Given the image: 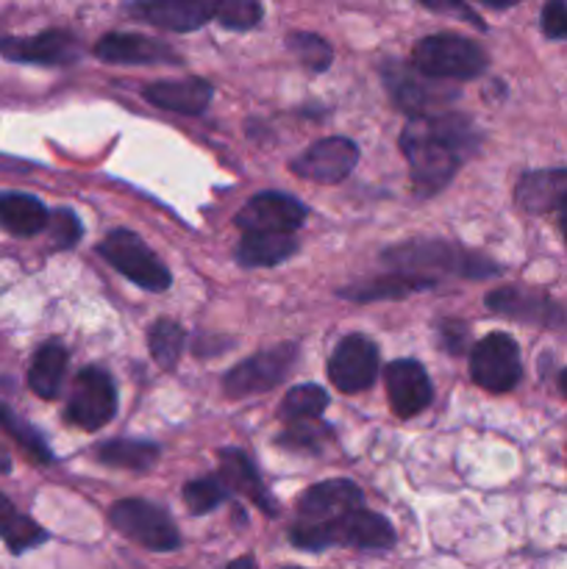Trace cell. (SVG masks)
<instances>
[{
    "instance_id": "7a4b0ae2",
    "label": "cell",
    "mask_w": 567,
    "mask_h": 569,
    "mask_svg": "<svg viewBox=\"0 0 567 569\" xmlns=\"http://www.w3.org/2000/svg\"><path fill=\"white\" fill-rule=\"evenodd\" d=\"M411 64L434 81H470L487 70L489 56L481 44L459 33H434L415 44Z\"/></svg>"
},
{
    "instance_id": "ab89813d",
    "label": "cell",
    "mask_w": 567,
    "mask_h": 569,
    "mask_svg": "<svg viewBox=\"0 0 567 569\" xmlns=\"http://www.w3.org/2000/svg\"><path fill=\"white\" fill-rule=\"evenodd\" d=\"M6 472H11V456L0 448V476H6Z\"/></svg>"
},
{
    "instance_id": "d6a6232c",
    "label": "cell",
    "mask_w": 567,
    "mask_h": 569,
    "mask_svg": "<svg viewBox=\"0 0 567 569\" xmlns=\"http://www.w3.org/2000/svg\"><path fill=\"white\" fill-rule=\"evenodd\" d=\"M287 44H289V50L298 56L300 64L309 67V70L326 72L328 67H331V61H334L331 44H328L322 37H317V33L298 31L287 39Z\"/></svg>"
},
{
    "instance_id": "cb8c5ba5",
    "label": "cell",
    "mask_w": 567,
    "mask_h": 569,
    "mask_svg": "<svg viewBox=\"0 0 567 569\" xmlns=\"http://www.w3.org/2000/svg\"><path fill=\"white\" fill-rule=\"evenodd\" d=\"M50 222L48 206L39 198L26 192H3L0 194V226L14 237H33L44 231Z\"/></svg>"
},
{
    "instance_id": "d590c367",
    "label": "cell",
    "mask_w": 567,
    "mask_h": 569,
    "mask_svg": "<svg viewBox=\"0 0 567 569\" xmlns=\"http://www.w3.org/2000/svg\"><path fill=\"white\" fill-rule=\"evenodd\" d=\"M48 226L56 248H72L81 239V222H78V217L70 209L56 211Z\"/></svg>"
},
{
    "instance_id": "ffe728a7",
    "label": "cell",
    "mask_w": 567,
    "mask_h": 569,
    "mask_svg": "<svg viewBox=\"0 0 567 569\" xmlns=\"http://www.w3.org/2000/svg\"><path fill=\"white\" fill-rule=\"evenodd\" d=\"M128 14L170 31H195L215 17V3L206 0H145L128 6Z\"/></svg>"
},
{
    "instance_id": "b9f144b4",
    "label": "cell",
    "mask_w": 567,
    "mask_h": 569,
    "mask_svg": "<svg viewBox=\"0 0 567 569\" xmlns=\"http://www.w3.org/2000/svg\"><path fill=\"white\" fill-rule=\"evenodd\" d=\"M559 392L567 398V367L559 372Z\"/></svg>"
},
{
    "instance_id": "9a60e30c",
    "label": "cell",
    "mask_w": 567,
    "mask_h": 569,
    "mask_svg": "<svg viewBox=\"0 0 567 569\" xmlns=\"http://www.w3.org/2000/svg\"><path fill=\"white\" fill-rule=\"evenodd\" d=\"M359 161V148L348 137H328L311 144L306 153L292 161V170L300 178H309L317 183H339L354 172Z\"/></svg>"
},
{
    "instance_id": "83f0119b",
    "label": "cell",
    "mask_w": 567,
    "mask_h": 569,
    "mask_svg": "<svg viewBox=\"0 0 567 569\" xmlns=\"http://www.w3.org/2000/svg\"><path fill=\"white\" fill-rule=\"evenodd\" d=\"M98 461L109 467H120V470H150L159 461L161 450L153 442H131V439H111V442L100 445L94 450Z\"/></svg>"
},
{
    "instance_id": "5bb4252c",
    "label": "cell",
    "mask_w": 567,
    "mask_h": 569,
    "mask_svg": "<svg viewBox=\"0 0 567 569\" xmlns=\"http://www.w3.org/2000/svg\"><path fill=\"white\" fill-rule=\"evenodd\" d=\"M0 53L9 61H22V64L61 67L81 56V42H78L76 33L50 28V31L37 33V37L0 39Z\"/></svg>"
},
{
    "instance_id": "8992f818",
    "label": "cell",
    "mask_w": 567,
    "mask_h": 569,
    "mask_svg": "<svg viewBox=\"0 0 567 569\" xmlns=\"http://www.w3.org/2000/svg\"><path fill=\"white\" fill-rule=\"evenodd\" d=\"M109 520L122 537L153 550V553H172V550L181 548L176 522L167 517L165 509H159L156 503H148V500H120V503L111 506Z\"/></svg>"
},
{
    "instance_id": "f35d334b",
    "label": "cell",
    "mask_w": 567,
    "mask_h": 569,
    "mask_svg": "<svg viewBox=\"0 0 567 569\" xmlns=\"http://www.w3.org/2000/svg\"><path fill=\"white\" fill-rule=\"evenodd\" d=\"M226 569H259V567H256L253 556H242V559H233Z\"/></svg>"
},
{
    "instance_id": "277c9868",
    "label": "cell",
    "mask_w": 567,
    "mask_h": 569,
    "mask_svg": "<svg viewBox=\"0 0 567 569\" xmlns=\"http://www.w3.org/2000/svg\"><path fill=\"white\" fill-rule=\"evenodd\" d=\"M384 261L398 267V272L420 278H434L426 276V270L456 272V276L465 278L498 276V267L493 261H487L484 256L467 253V250H456L445 242H409L400 244V248H389L384 253Z\"/></svg>"
},
{
    "instance_id": "6da1fadb",
    "label": "cell",
    "mask_w": 567,
    "mask_h": 569,
    "mask_svg": "<svg viewBox=\"0 0 567 569\" xmlns=\"http://www.w3.org/2000/svg\"><path fill=\"white\" fill-rule=\"evenodd\" d=\"M481 133L470 117L442 111V114L411 117L400 133V150L411 170V183L420 198L437 194L450 183L461 159L478 148Z\"/></svg>"
},
{
    "instance_id": "4316f807",
    "label": "cell",
    "mask_w": 567,
    "mask_h": 569,
    "mask_svg": "<svg viewBox=\"0 0 567 569\" xmlns=\"http://www.w3.org/2000/svg\"><path fill=\"white\" fill-rule=\"evenodd\" d=\"M0 539H3V545L11 553L22 556L28 550L39 548L42 542H48V531L37 526L31 517L17 511V506L6 495H0Z\"/></svg>"
},
{
    "instance_id": "8fae6325",
    "label": "cell",
    "mask_w": 567,
    "mask_h": 569,
    "mask_svg": "<svg viewBox=\"0 0 567 569\" xmlns=\"http://www.w3.org/2000/svg\"><path fill=\"white\" fill-rule=\"evenodd\" d=\"M295 359H298V348L295 345H276L270 350L250 356L248 361L233 367L222 381V389L231 400L250 398V395L267 392V389L278 387L292 370Z\"/></svg>"
},
{
    "instance_id": "ba28073f",
    "label": "cell",
    "mask_w": 567,
    "mask_h": 569,
    "mask_svg": "<svg viewBox=\"0 0 567 569\" xmlns=\"http://www.w3.org/2000/svg\"><path fill=\"white\" fill-rule=\"evenodd\" d=\"M381 78L389 89V98L400 111H409L411 117L439 114V109L456 100V89L445 87L442 81L422 76L415 67L404 61H387L381 67Z\"/></svg>"
},
{
    "instance_id": "d6986e66",
    "label": "cell",
    "mask_w": 567,
    "mask_h": 569,
    "mask_svg": "<svg viewBox=\"0 0 567 569\" xmlns=\"http://www.w3.org/2000/svg\"><path fill=\"white\" fill-rule=\"evenodd\" d=\"M142 98L150 106L176 114H203L206 106L215 98V89L203 78H167V81H153L142 89Z\"/></svg>"
},
{
    "instance_id": "74e56055",
    "label": "cell",
    "mask_w": 567,
    "mask_h": 569,
    "mask_svg": "<svg viewBox=\"0 0 567 569\" xmlns=\"http://www.w3.org/2000/svg\"><path fill=\"white\" fill-rule=\"evenodd\" d=\"M439 337H442V345L448 353L461 356V350H465L467 345V326H461V322L456 320H445L442 326H439Z\"/></svg>"
},
{
    "instance_id": "7bdbcfd3",
    "label": "cell",
    "mask_w": 567,
    "mask_h": 569,
    "mask_svg": "<svg viewBox=\"0 0 567 569\" xmlns=\"http://www.w3.org/2000/svg\"><path fill=\"white\" fill-rule=\"evenodd\" d=\"M289 569H298V567H289Z\"/></svg>"
},
{
    "instance_id": "484cf974",
    "label": "cell",
    "mask_w": 567,
    "mask_h": 569,
    "mask_svg": "<svg viewBox=\"0 0 567 569\" xmlns=\"http://www.w3.org/2000/svg\"><path fill=\"white\" fill-rule=\"evenodd\" d=\"M67 372V350L64 345L48 342L37 350L31 361V370H28V387L44 400L59 398L61 383H64Z\"/></svg>"
},
{
    "instance_id": "4dcf8cb0",
    "label": "cell",
    "mask_w": 567,
    "mask_h": 569,
    "mask_svg": "<svg viewBox=\"0 0 567 569\" xmlns=\"http://www.w3.org/2000/svg\"><path fill=\"white\" fill-rule=\"evenodd\" d=\"M228 498H231V492H228V487L222 483L220 476L198 478V481H189L187 487H183V503H187V509L192 511V515H209L217 506L226 503Z\"/></svg>"
},
{
    "instance_id": "30bf717a",
    "label": "cell",
    "mask_w": 567,
    "mask_h": 569,
    "mask_svg": "<svg viewBox=\"0 0 567 569\" xmlns=\"http://www.w3.org/2000/svg\"><path fill=\"white\" fill-rule=\"evenodd\" d=\"M117 411L115 381L100 367H83L72 383L64 417L81 431H100Z\"/></svg>"
},
{
    "instance_id": "603a6c76",
    "label": "cell",
    "mask_w": 567,
    "mask_h": 569,
    "mask_svg": "<svg viewBox=\"0 0 567 569\" xmlns=\"http://www.w3.org/2000/svg\"><path fill=\"white\" fill-rule=\"evenodd\" d=\"M434 287H437V278L389 272V276H378L365 283H354V287L339 289V298L356 300V303H370V300H398L411 292H422V289H434Z\"/></svg>"
},
{
    "instance_id": "d4e9b609",
    "label": "cell",
    "mask_w": 567,
    "mask_h": 569,
    "mask_svg": "<svg viewBox=\"0 0 567 569\" xmlns=\"http://www.w3.org/2000/svg\"><path fill=\"white\" fill-rule=\"evenodd\" d=\"M298 239L292 233H245L237 244V261L242 267H276L295 256Z\"/></svg>"
},
{
    "instance_id": "4fadbf2b",
    "label": "cell",
    "mask_w": 567,
    "mask_h": 569,
    "mask_svg": "<svg viewBox=\"0 0 567 569\" xmlns=\"http://www.w3.org/2000/svg\"><path fill=\"white\" fill-rule=\"evenodd\" d=\"M304 220L306 206L284 192L253 194L237 214V226L245 233H295Z\"/></svg>"
},
{
    "instance_id": "3957f363",
    "label": "cell",
    "mask_w": 567,
    "mask_h": 569,
    "mask_svg": "<svg viewBox=\"0 0 567 569\" xmlns=\"http://www.w3.org/2000/svg\"><path fill=\"white\" fill-rule=\"evenodd\" d=\"M395 528L387 517L367 511L365 506L350 511L334 526L322 528L317 533H289V542L300 550L320 553L328 548H359V550H389L395 545Z\"/></svg>"
},
{
    "instance_id": "44dd1931",
    "label": "cell",
    "mask_w": 567,
    "mask_h": 569,
    "mask_svg": "<svg viewBox=\"0 0 567 569\" xmlns=\"http://www.w3.org/2000/svg\"><path fill=\"white\" fill-rule=\"evenodd\" d=\"M220 465H222L220 467V478H222V483L228 487V492L248 498L250 503L259 506L265 515H270V517L278 515L276 498L267 492V487L261 483L259 472H256V467L250 465V459L242 453V450L222 448L220 450Z\"/></svg>"
},
{
    "instance_id": "7402d4cb",
    "label": "cell",
    "mask_w": 567,
    "mask_h": 569,
    "mask_svg": "<svg viewBox=\"0 0 567 569\" xmlns=\"http://www.w3.org/2000/svg\"><path fill=\"white\" fill-rule=\"evenodd\" d=\"M517 206L528 214L559 211L567 200V170H539L520 178L515 189Z\"/></svg>"
},
{
    "instance_id": "f1b7e54d",
    "label": "cell",
    "mask_w": 567,
    "mask_h": 569,
    "mask_svg": "<svg viewBox=\"0 0 567 569\" xmlns=\"http://www.w3.org/2000/svg\"><path fill=\"white\" fill-rule=\"evenodd\" d=\"M326 409H328L326 389L317 387V383H300V387L289 389L287 398H284L281 417L287 422L320 420Z\"/></svg>"
},
{
    "instance_id": "ac0fdd59",
    "label": "cell",
    "mask_w": 567,
    "mask_h": 569,
    "mask_svg": "<svg viewBox=\"0 0 567 569\" xmlns=\"http://www.w3.org/2000/svg\"><path fill=\"white\" fill-rule=\"evenodd\" d=\"M94 56L111 64H156V61H181V56L161 39L145 33H106L94 44Z\"/></svg>"
},
{
    "instance_id": "9c48e42d",
    "label": "cell",
    "mask_w": 567,
    "mask_h": 569,
    "mask_svg": "<svg viewBox=\"0 0 567 569\" xmlns=\"http://www.w3.org/2000/svg\"><path fill=\"white\" fill-rule=\"evenodd\" d=\"M470 376L476 387L487 389V392H511L523 378L520 348L515 339L500 331L484 337L470 353Z\"/></svg>"
},
{
    "instance_id": "60d3db41",
    "label": "cell",
    "mask_w": 567,
    "mask_h": 569,
    "mask_svg": "<svg viewBox=\"0 0 567 569\" xmlns=\"http://www.w3.org/2000/svg\"><path fill=\"white\" fill-rule=\"evenodd\" d=\"M559 226H561V233H565V242H567V200L561 203V209H559Z\"/></svg>"
},
{
    "instance_id": "2e32d148",
    "label": "cell",
    "mask_w": 567,
    "mask_h": 569,
    "mask_svg": "<svg viewBox=\"0 0 567 569\" xmlns=\"http://www.w3.org/2000/svg\"><path fill=\"white\" fill-rule=\"evenodd\" d=\"M384 381H387L389 409L400 420H409V417H417L420 411H426L434 398L431 381H428L422 365H417L415 359L392 361L387 367V372H384Z\"/></svg>"
},
{
    "instance_id": "7c38bea8",
    "label": "cell",
    "mask_w": 567,
    "mask_h": 569,
    "mask_svg": "<svg viewBox=\"0 0 567 569\" xmlns=\"http://www.w3.org/2000/svg\"><path fill=\"white\" fill-rule=\"evenodd\" d=\"M378 376V348L361 333H350L334 348L328 359V378L345 395H359L372 387Z\"/></svg>"
},
{
    "instance_id": "1f68e13d",
    "label": "cell",
    "mask_w": 567,
    "mask_h": 569,
    "mask_svg": "<svg viewBox=\"0 0 567 569\" xmlns=\"http://www.w3.org/2000/svg\"><path fill=\"white\" fill-rule=\"evenodd\" d=\"M331 439V428L322 426L320 420H304V422H289L287 431L278 437L281 448L298 450V453H320Z\"/></svg>"
},
{
    "instance_id": "e0dca14e",
    "label": "cell",
    "mask_w": 567,
    "mask_h": 569,
    "mask_svg": "<svg viewBox=\"0 0 567 569\" xmlns=\"http://www.w3.org/2000/svg\"><path fill=\"white\" fill-rule=\"evenodd\" d=\"M487 306L498 315L511 317V320L531 322V326L543 328H565L567 311L556 306L548 295L543 292H523L517 287L498 289V292L487 295Z\"/></svg>"
},
{
    "instance_id": "8d00e7d4",
    "label": "cell",
    "mask_w": 567,
    "mask_h": 569,
    "mask_svg": "<svg viewBox=\"0 0 567 569\" xmlns=\"http://www.w3.org/2000/svg\"><path fill=\"white\" fill-rule=\"evenodd\" d=\"M543 31L548 39H567V3H561V0L545 3Z\"/></svg>"
},
{
    "instance_id": "5b68a950",
    "label": "cell",
    "mask_w": 567,
    "mask_h": 569,
    "mask_svg": "<svg viewBox=\"0 0 567 569\" xmlns=\"http://www.w3.org/2000/svg\"><path fill=\"white\" fill-rule=\"evenodd\" d=\"M98 253L115 267L120 276L133 281L137 287L148 289V292H165L170 289L172 276L159 256L142 242L133 231H111L103 242L98 244Z\"/></svg>"
},
{
    "instance_id": "52a82bcc",
    "label": "cell",
    "mask_w": 567,
    "mask_h": 569,
    "mask_svg": "<svg viewBox=\"0 0 567 569\" xmlns=\"http://www.w3.org/2000/svg\"><path fill=\"white\" fill-rule=\"evenodd\" d=\"M365 506V495L348 478H331V481L315 483L298 503V520L292 522L289 533H317L334 526L350 511Z\"/></svg>"
},
{
    "instance_id": "f546056e",
    "label": "cell",
    "mask_w": 567,
    "mask_h": 569,
    "mask_svg": "<svg viewBox=\"0 0 567 569\" xmlns=\"http://www.w3.org/2000/svg\"><path fill=\"white\" fill-rule=\"evenodd\" d=\"M148 348L161 370H172L183 350V328L172 320H159L148 331Z\"/></svg>"
},
{
    "instance_id": "836d02e7",
    "label": "cell",
    "mask_w": 567,
    "mask_h": 569,
    "mask_svg": "<svg viewBox=\"0 0 567 569\" xmlns=\"http://www.w3.org/2000/svg\"><path fill=\"white\" fill-rule=\"evenodd\" d=\"M261 6L253 0H222L215 3V17L228 31H250L261 22Z\"/></svg>"
},
{
    "instance_id": "e575fe53",
    "label": "cell",
    "mask_w": 567,
    "mask_h": 569,
    "mask_svg": "<svg viewBox=\"0 0 567 569\" xmlns=\"http://www.w3.org/2000/svg\"><path fill=\"white\" fill-rule=\"evenodd\" d=\"M0 426H3L6 431H9L11 437H14L17 442H20L22 448H26L28 453L33 456V459L53 461V453H50V450H48L44 439L39 437V431H33V428L28 426V422H22L20 417H17L11 409H6L3 403H0Z\"/></svg>"
}]
</instances>
